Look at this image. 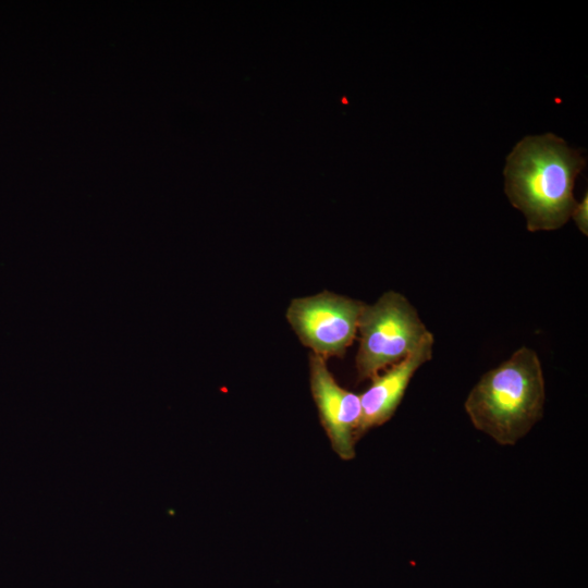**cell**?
I'll return each instance as SVG.
<instances>
[{
    "label": "cell",
    "mask_w": 588,
    "mask_h": 588,
    "mask_svg": "<svg viewBox=\"0 0 588 588\" xmlns=\"http://www.w3.org/2000/svg\"><path fill=\"white\" fill-rule=\"evenodd\" d=\"M544 401L540 359L522 346L480 377L464 407L477 430L500 445H515L541 419Z\"/></svg>",
    "instance_id": "2"
},
{
    "label": "cell",
    "mask_w": 588,
    "mask_h": 588,
    "mask_svg": "<svg viewBox=\"0 0 588 588\" xmlns=\"http://www.w3.org/2000/svg\"><path fill=\"white\" fill-rule=\"evenodd\" d=\"M310 392L332 450L343 461L355 457L362 406L359 395L341 387L326 359L309 355Z\"/></svg>",
    "instance_id": "5"
},
{
    "label": "cell",
    "mask_w": 588,
    "mask_h": 588,
    "mask_svg": "<svg viewBox=\"0 0 588 588\" xmlns=\"http://www.w3.org/2000/svg\"><path fill=\"white\" fill-rule=\"evenodd\" d=\"M364 303L333 292L294 298L286 319L299 341L324 359L343 357L356 335Z\"/></svg>",
    "instance_id": "4"
},
{
    "label": "cell",
    "mask_w": 588,
    "mask_h": 588,
    "mask_svg": "<svg viewBox=\"0 0 588 588\" xmlns=\"http://www.w3.org/2000/svg\"><path fill=\"white\" fill-rule=\"evenodd\" d=\"M433 344L434 338L427 340L404 359L370 379V385L359 395L362 417L357 439L393 417L413 376L432 358Z\"/></svg>",
    "instance_id": "6"
},
{
    "label": "cell",
    "mask_w": 588,
    "mask_h": 588,
    "mask_svg": "<svg viewBox=\"0 0 588 588\" xmlns=\"http://www.w3.org/2000/svg\"><path fill=\"white\" fill-rule=\"evenodd\" d=\"M585 166L580 151L552 133L526 136L514 146L506 157L504 192L528 231H553L568 221L577 204L574 184Z\"/></svg>",
    "instance_id": "1"
},
{
    "label": "cell",
    "mask_w": 588,
    "mask_h": 588,
    "mask_svg": "<svg viewBox=\"0 0 588 588\" xmlns=\"http://www.w3.org/2000/svg\"><path fill=\"white\" fill-rule=\"evenodd\" d=\"M571 217L574 219L578 230L587 235L588 234V194L585 193L583 199L575 205Z\"/></svg>",
    "instance_id": "7"
},
{
    "label": "cell",
    "mask_w": 588,
    "mask_h": 588,
    "mask_svg": "<svg viewBox=\"0 0 588 588\" xmlns=\"http://www.w3.org/2000/svg\"><path fill=\"white\" fill-rule=\"evenodd\" d=\"M357 331L358 381L371 379L433 338L411 302L394 291L383 293L372 305H364Z\"/></svg>",
    "instance_id": "3"
}]
</instances>
